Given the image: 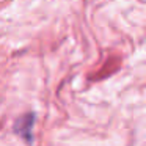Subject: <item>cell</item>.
Returning a JSON list of instances; mask_svg holds the SVG:
<instances>
[{"label":"cell","instance_id":"6da1fadb","mask_svg":"<svg viewBox=\"0 0 146 146\" xmlns=\"http://www.w3.org/2000/svg\"><path fill=\"white\" fill-rule=\"evenodd\" d=\"M32 127H33V115H27L16 123L17 133L25 137V140H29V141L32 140Z\"/></svg>","mask_w":146,"mask_h":146}]
</instances>
